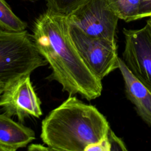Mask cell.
<instances>
[{
  "instance_id": "11",
  "label": "cell",
  "mask_w": 151,
  "mask_h": 151,
  "mask_svg": "<svg viewBox=\"0 0 151 151\" xmlns=\"http://www.w3.org/2000/svg\"><path fill=\"white\" fill-rule=\"evenodd\" d=\"M27 23L21 19L12 11L5 0H0V28L13 32L27 29Z\"/></svg>"
},
{
  "instance_id": "13",
  "label": "cell",
  "mask_w": 151,
  "mask_h": 151,
  "mask_svg": "<svg viewBox=\"0 0 151 151\" xmlns=\"http://www.w3.org/2000/svg\"><path fill=\"white\" fill-rule=\"evenodd\" d=\"M109 142L110 145V151H127L126 147L123 141L112 131L111 128L109 129L107 134Z\"/></svg>"
},
{
  "instance_id": "18",
  "label": "cell",
  "mask_w": 151,
  "mask_h": 151,
  "mask_svg": "<svg viewBox=\"0 0 151 151\" xmlns=\"http://www.w3.org/2000/svg\"><path fill=\"white\" fill-rule=\"evenodd\" d=\"M23 1H29L31 2H35L37 1H38L39 0H23Z\"/></svg>"
},
{
  "instance_id": "8",
  "label": "cell",
  "mask_w": 151,
  "mask_h": 151,
  "mask_svg": "<svg viewBox=\"0 0 151 151\" xmlns=\"http://www.w3.org/2000/svg\"><path fill=\"white\" fill-rule=\"evenodd\" d=\"M119 69L124 80L127 97L134 104L140 117L151 127V91L131 73L121 58Z\"/></svg>"
},
{
  "instance_id": "4",
  "label": "cell",
  "mask_w": 151,
  "mask_h": 151,
  "mask_svg": "<svg viewBox=\"0 0 151 151\" xmlns=\"http://www.w3.org/2000/svg\"><path fill=\"white\" fill-rule=\"evenodd\" d=\"M73 41L83 61L91 71L100 80L119 66L116 41L89 36L77 27L70 23Z\"/></svg>"
},
{
  "instance_id": "9",
  "label": "cell",
  "mask_w": 151,
  "mask_h": 151,
  "mask_svg": "<svg viewBox=\"0 0 151 151\" xmlns=\"http://www.w3.org/2000/svg\"><path fill=\"white\" fill-rule=\"evenodd\" d=\"M11 117L5 113L0 114V151H16L35 139L32 129Z\"/></svg>"
},
{
  "instance_id": "16",
  "label": "cell",
  "mask_w": 151,
  "mask_h": 151,
  "mask_svg": "<svg viewBox=\"0 0 151 151\" xmlns=\"http://www.w3.org/2000/svg\"><path fill=\"white\" fill-rule=\"evenodd\" d=\"M27 149L30 151H41V150H52L48 146H44L40 144H31L28 145Z\"/></svg>"
},
{
  "instance_id": "17",
  "label": "cell",
  "mask_w": 151,
  "mask_h": 151,
  "mask_svg": "<svg viewBox=\"0 0 151 151\" xmlns=\"http://www.w3.org/2000/svg\"><path fill=\"white\" fill-rule=\"evenodd\" d=\"M146 24H148V25L149 26V27H150V28L151 29V16L149 17V18L147 19Z\"/></svg>"
},
{
  "instance_id": "12",
  "label": "cell",
  "mask_w": 151,
  "mask_h": 151,
  "mask_svg": "<svg viewBox=\"0 0 151 151\" xmlns=\"http://www.w3.org/2000/svg\"><path fill=\"white\" fill-rule=\"evenodd\" d=\"M86 0H45L48 9L68 15Z\"/></svg>"
},
{
  "instance_id": "6",
  "label": "cell",
  "mask_w": 151,
  "mask_h": 151,
  "mask_svg": "<svg viewBox=\"0 0 151 151\" xmlns=\"http://www.w3.org/2000/svg\"><path fill=\"white\" fill-rule=\"evenodd\" d=\"M124 48L122 58L131 73L151 91V29L124 28Z\"/></svg>"
},
{
  "instance_id": "15",
  "label": "cell",
  "mask_w": 151,
  "mask_h": 151,
  "mask_svg": "<svg viewBox=\"0 0 151 151\" xmlns=\"http://www.w3.org/2000/svg\"><path fill=\"white\" fill-rule=\"evenodd\" d=\"M151 16V0H141L139 19Z\"/></svg>"
},
{
  "instance_id": "10",
  "label": "cell",
  "mask_w": 151,
  "mask_h": 151,
  "mask_svg": "<svg viewBox=\"0 0 151 151\" xmlns=\"http://www.w3.org/2000/svg\"><path fill=\"white\" fill-rule=\"evenodd\" d=\"M119 19L126 22L139 19L141 0H107Z\"/></svg>"
},
{
  "instance_id": "14",
  "label": "cell",
  "mask_w": 151,
  "mask_h": 151,
  "mask_svg": "<svg viewBox=\"0 0 151 151\" xmlns=\"http://www.w3.org/2000/svg\"><path fill=\"white\" fill-rule=\"evenodd\" d=\"M84 151H110V145L107 135L99 142L87 146Z\"/></svg>"
},
{
  "instance_id": "5",
  "label": "cell",
  "mask_w": 151,
  "mask_h": 151,
  "mask_svg": "<svg viewBox=\"0 0 151 151\" xmlns=\"http://www.w3.org/2000/svg\"><path fill=\"white\" fill-rule=\"evenodd\" d=\"M67 15L70 23L87 35L116 41L119 18L107 0H86Z\"/></svg>"
},
{
  "instance_id": "3",
  "label": "cell",
  "mask_w": 151,
  "mask_h": 151,
  "mask_svg": "<svg viewBox=\"0 0 151 151\" xmlns=\"http://www.w3.org/2000/svg\"><path fill=\"white\" fill-rule=\"evenodd\" d=\"M47 64L27 29L13 32L0 28V87L5 89L17 78Z\"/></svg>"
},
{
  "instance_id": "7",
  "label": "cell",
  "mask_w": 151,
  "mask_h": 151,
  "mask_svg": "<svg viewBox=\"0 0 151 151\" xmlns=\"http://www.w3.org/2000/svg\"><path fill=\"white\" fill-rule=\"evenodd\" d=\"M41 101L35 91L30 74L23 76L8 86L0 95V107L9 117L16 116L23 123L29 116L42 115Z\"/></svg>"
},
{
  "instance_id": "2",
  "label": "cell",
  "mask_w": 151,
  "mask_h": 151,
  "mask_svg": "<svg viewBox=\"0 0 151 151\" xmlns=\"http://www.w3.org/2000/svg\"><path fill=\"white\" fill-rule=\"evenodd\" d=\"M110 128L96 107L70 96L42 121L41 138L52 150L84 151L104 137Z\"/></svg>"
},
{
  "instance_id": "1",
  "label": "cell",
  "mask_w": 151,
  "mask_h": 151,
  "mask_svg": "<svg viewBox=\"0 0 151 151\" xmlns=\"http://www.w3.org/2000/svg\"><path fill=\"white\" fill-rule=\"evenodd\" d=\"M31 37L51 69L47 79L57 81L70 96L78 94L88 101L100 96L101 80L78 53L70 35L67 15L47 9L35 19Z\"/></svg>"
},
{
  "instance_id": "19",
  "label": "cell",
  "mask_w": 151,
  "mask_h": 151,
  "mask_svg": "<svg viewBox=\"0 0 151 151\" xmlns=\"http://www.w3.org/2000/svg\"><path fill=\"white\" fill-rule=\"evenodd\" d=\"M4 90V88H2V87H0V95L1 94V93H2V91H3V90Z\"/></svg>"
}]
</instances>
